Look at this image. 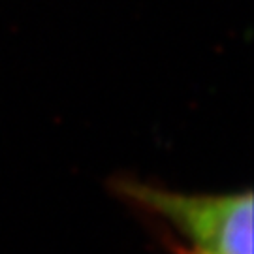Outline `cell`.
<instances>
[{
    "label": "cell",
    "instance_id": "obj_1",
    "mask_svg": "<svg viewBox=\"0 0 254 254\" xmlns=\"http://www.w3.org/2000/svg\"><path fill=\"white\" fill-rule=\"evenodd\" d=\"M132 200L166 218L200 254H253V194L190 196L151 185L123 187Z\"/></svg>",
    "mask_w": 254,
    "mask_h": 254
},
{
    "label": "cell",
    "instance_id": "obj_2",
    "mask_svg": "<svg viewBox=\"0 0 254 254\" xmlns=\"http://www.w3.org/2000/svg\"><path fill=\"white\" fill-rule=\"evenodd\" d=\"M185 254H200V253H196V251H189V253H185Z\"/></svg>",
    "mask_w": 254,
    "mask_h": 254
}]
</instances>
